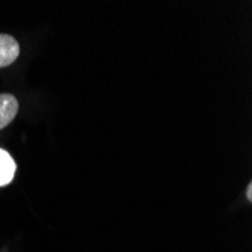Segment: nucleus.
I'll use <instances>...</instances> for the list:
<instances>
[{
	"label": "nucleus",
	"mask_w": 252,
	"mask_h": 252,
	"mask_svg": "<svg viewBox=\"0 0 252 252\" xmlns=\"http://www.w3.org/2000/svg\"><path fill=\"white\" fill-rule=\"evenodd\" d=\"M20 55V44L11 35L0 33V68L8 66L17 61Z\"/></svg>",
	"instance_id": "1"
},
{
	"label": "nucleus",
	"mask_w": 252,
	"mask_h": 252,
	"mask_svg": "<svg viewBox=\"0 0 252 252\" xmlns=\"http://www.w3.org/2000/svg\"><path fill=\"white\" fill-rule=\"evenodd\" d=\"M18 112V101L12 94H0V130L9 126Z\"/></svg>",
	"instance_id": "2"
},
{
	"label": "nucleus",
	"mask_w": 252,
	"mask_h": 252,
	"mask_svg": "<svg viewBox=\"0 0 252 252\" xmlns=\"http://www.w3.org/2000/svg\"><path fill=\"white\" fill-rule=\"evenodd\" d=\"M15 171H17V163L14 162L12 156L6 150L0 148V188L9 185L14 180Z\"/></svg>",
	"instance_id": "3"
},
{
	"label": "nucleus",
	"mask_w": 252,
	"mask_h": 252,
	"mask_svg": "<svg viewBox=\"0 0 252 252\" xmlns=\"http://www.w3.org/2000/svg\"><path fill=\"white\" fill-rule=\"evenodd\" d=\"M246 196L249 201H252V183H249L248 188H246Z\"/></svg>",
	"instance_id": "4"
}]
</instances>
